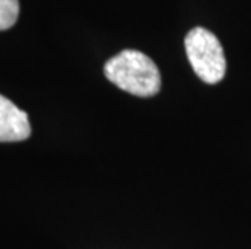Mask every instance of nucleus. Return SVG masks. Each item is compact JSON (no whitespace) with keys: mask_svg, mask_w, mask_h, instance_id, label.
I'll list each match as a JSON object with an SVG mask.
<instances>
[{"mask_svg":"<svg viewBox=\"0 0 251 249\" xmlns=\"http://www.w3.org/2000/svg\"><path fill=\"white\" fill-rule=\"evenodd\" d=\"M104 73L112 84L136 97L156 96L162 86L157 65L140 50H122L107 60Z\"/></svg>","mask_w":251,"mask_h":249,"instance_id":"1","label":"nucleus"},{"mask_svg":"<svg viewBox=\"0 0 251 249\" xmlns=\"http://www.w3.org/2000/svg\"><path fill=\"white\" fill-rule=\"evenodd\" d=\"M185 50L196 76L207 84L222 81L227 71V62L221 42L211 31L193 28L185 38Z\"/></svg>","mask_w":251,"mask_h":249,"instance_id":"2","label":"nucleus"},{"mask_svg":"<svg viewBox=\"0 0 251 249\" xmlns=\"http://www.w3.org/2000/svg\"><path fill=\"white\" fill-rule=\"evenodd\" d=\"M31 136L29 116L0 94V142H18Z\"/></svg>","mask_w":251,"mask_h":249,"instance_id":"3","label":"nucleus"},{"mask_svg":"<svg viewBox=\"0 0 251 249\" xmlns=\"http://www.w3.org/2000/svg\"><path fill=\"white\" fill-rule=\"evenodd\" d=\"M20 15L18 0H0V31L8 29L17 23Z\"/></svg>","mask_w":251,"mask_h":249,"instance_id":"4","label":"nucleus"}]
</instances>
